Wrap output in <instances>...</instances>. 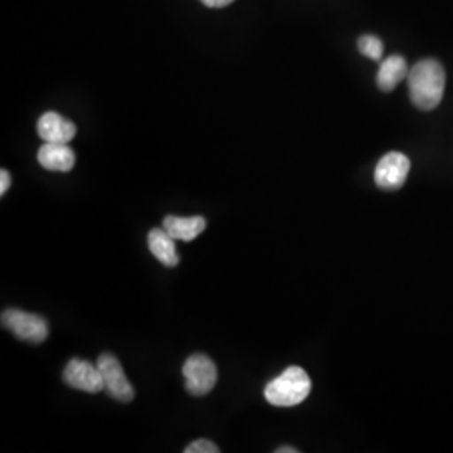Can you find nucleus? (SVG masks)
Here are the masks:
<instances>
[{
  "instance_id": "nucleus-1",
  "label": "nucleus",
  "mask_w": 453,
  "mask_h": 453,
  "mask_svg": "<svg viewBox=\"0 0 453 453\" xmlns=\"http://www.w3.org/2000/svg\"><path fill=\"white\" fill-rule=\"evenodd\" d=\"M411 103L421 111H432L441 103L445 91V69L437 59H423L406 76Z\"/></svg>"
},
{
  "instance_id": "nucleus-2",
  "label": "nucleus",
  "mask_w": 453,
  "mask_h": 453,
  "mask_svg": "<svg viewBox=\"0 0 453 453\" xmlns=\"http://www.w3.org/2000/svg\"><path fill=\"white\" fill-rule=\"evenodd\" d=\"M311 393L308 372L299 366H289L280 376L265 387V400L274 406H296L303 403Z\"/></svg>"
},
{
  "instance_id": "nucleus-3",
  "label": "nucleus",
  "mask_w": 453,
  "mask_h": 453,
  "mask_svg": "<svg viewBox=\"0 0 453 453\" xmlns=\"http://www.w3.org/2000/svg\"><path fill=\"white\" fill-rule=\"evenodd\" d=\"M2 326L11 331L17 340L42 342L48 340L49 324L42 316L20 309H7L2 312Z\"/></svg>"
},
{
  "instance_id": "nucleus-4",
  "label": "nucleus",
  "mask_w": 453,
  "mask_h": 453,
  "mask_svg": "<svg viewBox=\"0 0 453 453\" xmlns=\"http://www.w3.org/2000/svg\"><path fill=\"white\" fill-rule=\"evenodd\" d=\"M185 388L194 396H205L217 385V366L205 355H192L183 365Z\"/></svg>"
},
{
  "instance_id": "nucleus-5",
  "label": "nucleus",
  "mask_w": 453,
  "mask_h": 453,
  "mask_svg": "<svg viewBox=\"0 0 453 453\" xmlns=\"http://www.w3.org/2000/svg\"><path fill=\"white\" fill-rule=\"evenodd\" d=\"M96 365L101 372V376H103V381H104L106 395L114 398L116 402L130 403L131 400L134 398V389L131 387L130 380L123 372V366L118 361V357L110 353H103L101 357H97Z\"/></svg>"
},
{
  "instance_id": "nucleus-6",
  "label": "nucleus",
  "mask_w": 453,
  "mask_h": 453,
  "mask_svg": "<svg viewBox=\"0 0 453 453\" xmlns=\"http://www.w3.org/2000/svg\"><path fill=\"white\" fill-rule=\"evenodd\" d=\"M411 163L403 153L389 151L374 170V181L383 190H398L405 185Z\"/></svg>"
},
{
  "instance_id": "nucleus-7",
  "label": "nucleus",
  "mask_w": 453,
  "mask_h": 453,
  "mask_svg": "<svg viewBox=\"0 0 453 453\" xmlns=\"http://www.w3.org/2000/svg\"><path fill=\"white\" fill-rule=\"evenodd\" d=\"M65 383L71 388L80 389L84 393H99L104 391V381L97 365H93L84 359H71L65 365L63 372Z\"/></svg>"
},
{
  "instance_id": "nucleus-8",
  "label": "nucleus",
  "mask_w": 453,
  "mask_h": 453,
  "mask_svg": "<svg viewBox=\"0 0 453 453\" xmlns=\"http://www.w3.org/2000/svg\"><path fill=\"white\" fill-rule=\"evenodd\" d=\"M76 125L54 111L42 114L37 121V133L44 143H69L76 136Z\"/></svg>"
},
{
  "instance_id": "nucleus-9",
  "label": "nucleus",
  "mask_w": 453,
  "mask_h": 453,
  "mask_svg": "<svg viewBox=\"0 0 453 453\" xmlns=\"http://www.w3.org/2000/svg\"><path fill=\"white\" fill-rule=\"evenodd\" d=\"M37 160L49 172H69L74 168L76 155L67 143H44L37 151Z\"/></svg>"
},
{
  "instance_id": "nucleus-10",
  "label": "nucleus",
  "mask_w": 453,
  "mask_h": 453,
  "mask_svg": "<svg viewBox=\"0 0 453 453\" xmlns=\"http://www.w3.org/2000/svg\"><path fill=\"white\" fill-rule=\"evenodd\" d=\"M207 226V220L200 215L196 217H175L168 215L163 220V228L175 239L183 242L195 241Z\"/></svg>"
},
{
  "instance_id": "nucleus-11",
  "label": "nucleus",
  "mask_w": 453,
  "mask_h": 453,
  "mask_svg": "<svg viewBox=\"0 0 453 453\" xmlns=\"http://www.w3.org/2000/svg\"><path fill=\"white\" fill-rule=\"evenodd\" d=\"M148 247L155 259L160 260L166 267H175L180 262L175 239L165 228H153L148 234Z\"/></svg>"
},
{
  "instance_id": "nucleus-12",
  "label": "nucleus",
  "mask_w": 453,
  "mask_h": 453,
  "mask_svg": "<svg viewBox=\"0 0 453 453\" xmlns=\"http://www.w3.org/2000/svg\"><path fill=\"white\" fill-rule=\"evenodd\" d=\"M408 73H410V67L406 65L403 56H400V54L389 56L380 65L378 78H376L378 88L385 93H389L405 80Z\"/></svg>"
},
{
  "instance_id": "nucleus-13",
  "label": "nucleus",
  "mask_w": 453,
  "mask_h": 453,
  "mask_svg": "<svg viewBox=\"0 0 453 453\" xmlns=\"http://www.w3.org/2000/svg\"><path fill=\"white\" fill-rule=\"evenodd\" d=\"M357 49L363 56L370 58L372 61H381L383 58V42L376 35H361L357 39Z\"/></svg>"
},
{
  "instance_id": "nucleus-14",
  "label": "nucleus",
  "mask_w": 453,
  "mask_h": 453,
  "mask_svg": "<svg viewBox=\"0 0 453 453\" xmlns=\"http://www.w3.org/2000/svg\"><path fill=\"white\" fill-rule=\"evenodd\" d=\"M220 452V449L211 441V440H205V438H202V440H196L194 443H190L187 449H185V453H219Z\"/></svg>"
},
{
  "instance_id": "nucleus-15",
  "label": "nucleus",
  "mask_w": 453,
  "mask_h": 453,
  "mask_svg": "<svg viewBox=\"0 0 453 453\" xmlns=\"http://www.w3.org/2000/svg\"><path fill=\"white\" fill-rule=\"evenodd\" d=\"M9 187H11V173L7 170H2L0 172V195L2 196L9 190Z\"/></svg>"
},
{
  "instance_id": "nucleus-16",
  "label": "nucleus",
  "mask_w": 453,
  "mask_h": 453,
  "mask_svg": "<svg viewBox=\"0 0 453 453\" xmlns=\"http://www.w3.org/2000/svg\"><path fill=\"white\" fill-rule=\"evenodd\" d=\"M207 7H213V9H220V7H226L228 4H232L234 0H202Z\"/></svg>"
},
{
  "instance_id": "nucleus-17",
  "label": "nucleus",
  "mask_w": 453,
  "mask_h": 453,
  "mask_svg": "<svg viewBox=\"0 0 453 453\" xmlns=\"http://www.w3.org/2000/svg\"><path fill=\"white\" fill-rule=\"evenodd\" d=\"M277 453H297L299 450H296V449H292V447H282V449H277L275 450Z\"/></svg>"
}]
</instances>
